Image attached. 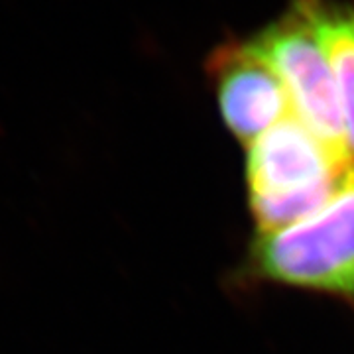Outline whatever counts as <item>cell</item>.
<instances>
[{
	"label": "cell",
	"mask_w": 354,
	"mask_h": 354,
	"mask_svg": "<svg viewBox=\"0 0 354 354\" xmlns=\"http://www.w3.org/2000/svg\"><path fill=\"white\" fill-rule=\"evenodd\" d=\"M248 274L333 295L354 309V165L323 209L291 227L258 232Z\"/></svg>",
	"instance_id": "7a4b0ae2"
},
{
	"label": "cell",
	"mask_w": 354,
	"mask_h": 354,
	"mask_svg": "<svg viewBox=\"0 0 354 354\" xmlns=\"http://www.w3.org/2000/svg\"><path fill=\"white\" fill-rule=\"evenodd\" d=\"M317 30L341 101L346 150L354 162V0H317Z\"/></svg>",
	"instance_id": "5b68a950"
},
{
	"label": "cell",
	"mask_w": 354,
	"mask_h": 354,
	"mask_svg": "<svg viewBox=\"0 0 354 354\" xmlns=\"http://www.w3.org/2000/svg\"><path fill=\"white\" fill-rule=\"evenodd\" d=\"M315 8L317 0H291L290 8L250 44L279 75L297 118L337 156L353 162L346 150L337 83L317 30Z\"/></svg>",
	"instance_id": "3957f363"
},
{
	"label": "cell",
	"mask_w": 354,
	"mask_h": 354,
	"mask_svg": "<svg viewBox=\"0 0 354 354\" xmlns=\"http://www.w3.org/2000/svg\"><path fill=\"white\" fill-rule=\"evenodd\" d=\"M353 165L317 138L297 114H288L248 146V207L258 232L281 230L315 215Z\"/></svg>",
	"instance_id": "6da1fadb"
},
{
	"label": "cell",
	"mask_w": 354,
	"mask_h": 354,
	"mask_svg": "<svg viewBox=\"0 0 354 354\" xmlns=\"http://www.w3.org/2000/svg\"><path fill=\"white\" fill-rule=\"evenodd\" d=\"M218 111L232 136L250 146L293 113L279 75L248 41H228L211 55Z\"/></svg>",
	"instance_id": "277c9868"
}]
</instances>
